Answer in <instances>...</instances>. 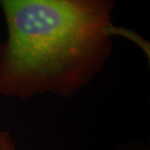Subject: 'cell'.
Wrapping results in <instances>:
<instances>
[{
  "instance_id": "obj_1",
  "label": "cell",
  "mask_w": 150,
  "mask_h": 150,
  "mask_svg": "<svg viewBox=\"0 0 150 150\" xmlns=\"http://www.w3.org/2000/svg\"><path fill=\"white\" fill-rule=\"evenodd\" d=\"M116 0H0L7 36L0 42V95L71 98L113 52Z\"/></svg>"
},
{
  "instance_id": "obj_2",
  "label": "cell",
  "mask_w": 150,
  "mask_h": 150,
  "mask_svg": "<svg viewBox=\"0 0 150 150\" xmlns=\"http://www.w3.org/2000/svg\"><path fill=\"white\" fill-rule=\"evenodd\" d=\"M0 150H17L11 134L2 129H0Z\"/></svg>"
},
{
  "instance_id": "obj_3",
  "label": "cell",
  "mask_w": 150,
  "mask_h": 150,
  "mask_svg": "<svg viewBox=\"0 0 150 150\" xmlns=\"http://www.w3.org/2000/svg\"><path fill=\"white\" fill-rule=\"evenodd\" d=\"M121 150H146L144 148H140V147H137V148H131V147H125Z\"/></svg>"
}]
</instances>
